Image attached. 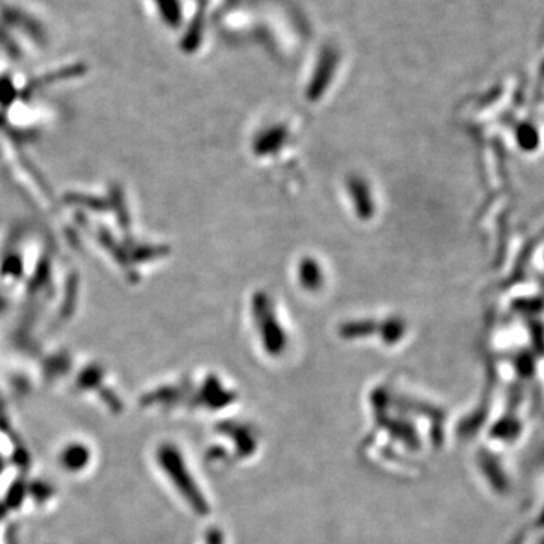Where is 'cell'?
I'll use <instances>...</instances> for the list:
<instances>
[{
  "mask_svg": "<svg viewBox=\"0 0 544 544\" xmlns=\"http://www.w3.org/2000/svg\"><path fill=\"white\" fill-rule=\"evenodd\" d=\"M155 4L165 22L174 23L177 20V0H155Z\"/></svg>",
  "mask_w": 544,
  "mask_h": 544,
  "instance_id": "cell-1",
  "label": "cell"
}]
</instances>
